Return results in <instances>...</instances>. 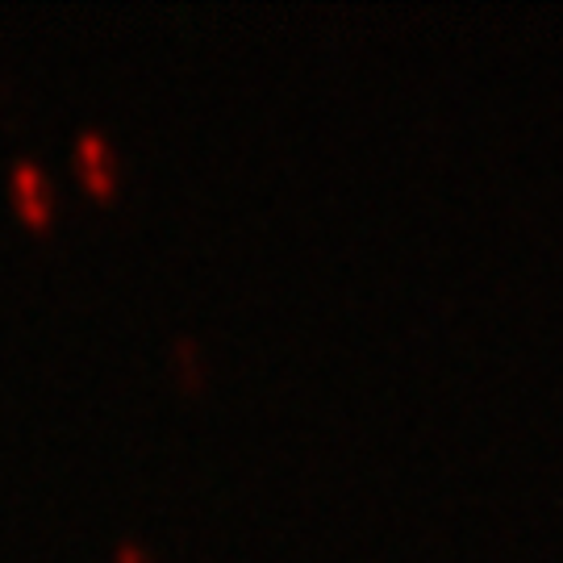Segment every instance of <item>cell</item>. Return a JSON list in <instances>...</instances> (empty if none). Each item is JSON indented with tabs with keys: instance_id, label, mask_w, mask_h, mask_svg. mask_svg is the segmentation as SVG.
Returning <instances> with one entry per match:
<instances>
[{
	"instance_id": "cell-1",
	"label": "cell",
	"mask_w": 563,
	"mask_h": 563,
	"mask_svg": "<svg viewBox=\"0 0 563 563\" xmlns=\"http://www.w3.org/2000/svg\"><path fill=\"white\" fill-rule=\"evenodd\" d=\"M9 188H13V201H18V209L30 222H46L51 218V209H55L51 201L55 197H51V184H46V176H42L34 163H18Z\"/></svg>"
},
{
	"instance_id": "cell-2",
	"label": "cell",
	"mask_w": 563,
	"mask_h": 563,
	"mask_svg": "<svg viewBox=\"0 0 563 563\" xmlns=\"http://www.w3.org/2000/svg\"><path fill=\"white\" fill-rule=\"evenodd\" d=\"M76 163H80L84 180L92 184L97 192H113V155H109V146H104L101 134H84L76 142Z\"/></svg>"
},
{
	"instance_id": "cell-3",
	"label": "cell",
	"mask_w": 563,
	"mask_h": 563,
	"mask_svg": "<svg viewBox=\"0 0 563 563\" xmlns=\"http://www.w3.org/2000/svg\"><path fill=\"white\" fill-rule=\"evenodd\" d=\"M118 563H146V560H142L134 547H121V551H118Z\"/></svg>"
}]
</instances>
